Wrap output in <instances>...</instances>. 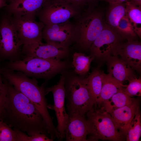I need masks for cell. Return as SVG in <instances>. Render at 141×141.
<instances>
[{"label":"cell","mask_w":141,"mask_h":141,"mask_svg":"<svg viewBox=\"0 0 141 141\" xmlns=\"http://www.w3.org/2000/svg\"><path fill=\"white\" fill-rule=\"evenodd\" d=\"M4 80L6 94L0 110V120L29 136L40 133L50 137L44 120L33 104L6 79Z\"/></svg>","instance_id":"1"},{"label":"cell","mask_w":141,"mask_h":141,"mask_svg":"<svg viewBox=\"0 0 141 141\" xmlns=\"http://www.w3.org/2000/svg\"><path fill=\"white\" fill-rule=\"evenodd\" d=\"M2 71L5 79L34 105L42 116L50 137H54L57 136L58 132L48 111L45 88L39 86L34 78H30L21 72H16L7 68Z\"/></svg>","instance_id":"2"},{"label":"cell","mask_w":141,"mask_h":141,"mask_svg":"<svg viewBox=\"0 0 141 141\" xmlns=\"http://www.w3.org/2000/svg\"><path fill=\"white\" fill-rule=\"evenodd\" d=\"M73 18L74 41L81 50H89L104 27L102 13L90 7Z\"/></svg>","instance_id":"3"},{"label":"cell","mask_w":141,"mask_h":141,"mask_svg":"<svg viewBox=\"0 0 141 141\" xmlns=\"http://www.w3.org/2000/svg\"><path fill=\"white\" fill-rule=\"evenodd\" d=\"M89 135L87 141H123L125 136L116 127L110 114L93 106L86 114Z\"/></svg>","instance_id":"4"},{"label":"cell","mask_w":141,"mask_h":141,"mask_svg":"<svg viewBox=\"0 0 141 141\" xmlns=\"http://www.w3.org/2000/svg\"><path fill=\"white\" fill-rule=\"evenodd\" d=\"M66 65L61 60L26 56L21 60L10 61L7 68L21 72L27 76L46 79L62 70Z\"/></svg>","instance_id":"5"},{"label":"cell","mask_w":141,"mask_h":141,"mask_svg":"<svg viewBox=\"0 0 141 141\" xmlns=\"http://www.w3.org/2000/svg\"><path fill=\"white\" fill-rule=\"evenodd\" d=\"M66 86L65 98L68 114H77L85 116L94 105L87 78L73 77Z\"/></svg>","instance_id":"6"},{"label":"cell","mask_w":141,"mask_h":141,"mask_svg":"<svg viewBox=\"0 0 141 141\" xmlns=\"http://www.w3.org/2000/svg\"><path fill=\"white\" fill-rule=\"evenodd\" d=\"M22 46L11 15L5 11L0 17V60L16 61L22 52Z\"/></svg>","instance_id":"7"},{"label":"cell","mask_w":141,"mask_h":141,"mask_svg":"<svg viewBox=\"0 0 141 141\" xmlns=\"http://www.w3.org/2000/svg\"><path fill=\"white\" fill-rule=\"evenodd\" d=\"M81 11L63 0H47L36 16L44 25H50L70 21Z\"/></svg>","instance_id":"8"},{"label":"cell","mask_w":141,"mask_h":141,"mask_svg":"<svg viewBox=\"0 0 141 141\" xmlns=\"http://www.w3.org/2000/svg\"><path fill=\"white\" fill-rule=\"evenodd\" d=\"M123 39L108 24L103 28L91 46L89 50L94 59L101 61L106 60L116 47L122 42Z\"/></svg>","instance_id":"9"},{"label":"cell","mask_w":141,"mask_h":141,"mask_svg":"<svg viewBox=\"0 0 141 141\" xmlns=\"http://www.w3.org/2000/svg\"><path fill=\"white\" fill-rule=\"evenodd\" d=\"M36 16L11 15L13 24L23 45L42 41L45 25L40 21L36 20Z\"/></svg>","instance_id":"10"},{"label":"cell","mask_w":141,"mask_h":141,"mask_svg":"<svg viewBox=\"0 0 141 141\" xmlns=\"http://www.w3.org/2000/svg\"><path fill=\"white\" fill-rule=\"evenodd\" d=\"M65 79L64 77L61 75L58 82L51 87L45 89L46 94L49 92L52 94L54 101V110L56 116L57 125L56 128L60 135L59 140L65 138L64 131L68 119L69 115L65 110Z\"/></svg>","instance_id":"11"},{"label":"cell","mask_w":141,"mask_h":141,"mask_svg":"<svg viewBox=\"0 0 141 141\" xmlns=\"http://www.w3.org/2000/svg\"><path fill=\"white\" fill-rule=\"evenodd\" d=\"M42 38L46 43L68 48L74 41V29L70 21L63 23L45 25L42 31Z\"/></svg>","instance_id":"12"},{"label":"cell","mask_w":141,"mask_h":141,"mask_svg":"<svg viewBox=\"0 0 141 141\" xmlns=\"http://www.w3.org/2000/svg\"><path fill=\"white\" fill-rule=\"evenodd\" d=\"M68 48L42 42L24 45L22 52L26 56L40 58L61 60L68 54Z\"/></svg>","instance_id":"13"},{"label":"cell","mask_w":141,"mask_h":141,"mask_svg":"<svg viewBox=\"0 0 141 141\" xmlns=\"http://www.w3.org/2000/svg\"><path fill=\"white\" fill-rule=\"evenodd\" d=\"M112 55L117 57L133 70L140 73L141 70V44L135 40L127 41L119 44Z\"/></svg>","instance_id":"14"},{"label":"cell","mask_w":141,"mask_h":141,"mask_svg":"<svg viewBox=\"0 0 141 141\" xmlns=\"http://www.w3.org/2000/svg\"><path fill=\"white\" fill-rule=\"evenodd\" d=\"M68 114V119L64 131L66 140L87 141L89 131L85 116L75 113Z\"/></svg>","instance_id":"15"},{"label":"cell","mask_w":141,"mask_h":141,"mask_svg":"<svg viewBox=\"0 0 141 141\" xmlns=\"http://www.w3.org/2000/svg\"><path fill=\"white\" fill-rule=\"evenodd\" d=\"M139 106V100L134 99L131 103L115 109L109 113L117 128L126 137L132 121Z\"/></svg>","instance_id":"16"},{"label":"cell","mask_w":141,"mask_h":141,"mask_svg":"<svg viewBox=\"0 0 141 141\" xmlns=\"http://www.w3.org/2000/svg\"><path fill=\"white\" fill-rule=\"evenodd\" d=\"M47 0H11L5 7L11 15L36 14Z\"/></svg>","instance_id":"17"},{"label":"cell","mask_w":141,"mask_h":141,"mask_svg":"<svg viewBox=\"0 0 141 141\" xmlns=\"http://www.w3.org/2000/svg\"><path fill=\"white\" fill-rule=\"evenodd\" d=\"M108 71L115 79L123 84L136 78L133 70L126 62L117 57L111 55L106 60Z\"/></svg>","instance_id":"18"},{"label":"cell","mask_w":141,"mask_h":141,"mask_svg":"<svg viewBox=\"0 0 141 141\" xmlns=\"http://www.w3.org/2000/svg\"><path fill=\"white\" fill-rule=\"evenodd\" d=\"M126 86L115 79L110 74L104 73L101 93L95 105L97 104L100 106L114 95L124 89Z\"/></svg>","instance_id":"19"},{"label":"cell","mask_w":141,"mask_h":141,"mask_svg":"<svg viewBox=\"0 0 141 141\" xmlns=\"http://www.w3.org/2000/svg\"><path fill=\"white\" fill-rule=\"evenodd\" d=\"M124 89L119 91L104 102L102 104V108L110 113L115 109L131 103L134 98L127 95Z\"/></svg>","instance_id":"20"},{"label":"cell","mask_w":141,"mask_h":141,"mask_svg":"<svg viewBox=\"0 0 141 141\" xmlns=\"http://www.w3.org/2000/svg\"><path fill=\"white\" fill-rule=\"evenodd\" d=\"M104 73L98 69H94L87 78L89 91L94 105L101 93Z\"/></svg>","instance_id":"21"},{"label":"cell","mask_w":141,"mask_h":141,"mask_svg":"<svg viewBox=\"0 0 141 141\" xmlns=\"http://www.w3.org/2000/svg\"><path fill=\"white\" fill-rule=\"evenodd\" d=\"M126 15L132 25L137 35L141 37V6H136L129 1L125 4Z\"/></svg>","instance_id":"22"},{"label":"cell","mask_w":141,"mask_h":141,"mask_svg":"<svg viewBox=\"0 0 141 141\" xmlns=\"http://www.w3.org/2000/svg\"><path fill=\"white\" fill-rule=\"evenodd\" d=\"M110 5L107 15L108 24L116 31L120 20L126 15L125 4L122 3Z\"/></svg>","instance_id":"23"},{"label":"cell","mask_w":141,"mask_h":141,"mask_svg":"<svg viewBox=\"0 0 141 141\" xmlns=\"http://www.w3.org/2000/svg\"><path fill=\"white\" fill-rule=\"evenodd\" d=\"M94 59L91 56H86L80 52L74 53L73 56L72 64L75 72L81 75L86 74L89 72L91 63Z\"/></svg>","instance_id":"24"},{"label":"cell","mask_w":141,"mask_h":141,"mask_svg":"<svg viewBox=\"0 0 141 141\" xmlns=\"http://www.w3.org/2000/svg\"><path fill=\"white\" fill-rule=\"evenodd\" d=\"M116 31L123 39H126L127 41L134 40L137 35L131 22L126 15L120 20Z\"/></svg>","instance_id":"25"},{"label":"cell","mask_w":141,"mask_h":141,"mask_svg":"<svg viewBox=\"0 0 141 141\" xmlns=\"http://www.w3.org/2000/svg\"><path fill=\"white\" fill-rule=\"evenodd\" d=\"M141 135V115L139 106L128 130L126 136V141H139Z\"/></svg>","instance_id":"26"},{"label":"cell","mask_w":141,"mask_h":141,"mask_svg":"<svg viewBox=\"0 0 141 141\" xmlns=\"http://www.w3.org/2000/svg\"><path fill=\"white\" fill-rule=\"evenodd\" d=\"M0 120V141H18L16 130Z\"/></svg>","instance_id":"27"},{"label":"cell","mask_w":141,"mask_h":141,"mask_svg":"<svg viewBox=\"0 0 141 141\" xmlns=\"http://www.w3.org/2000/svg\"><path fill=\"white\" fill-rule=\"evenodd\" d=\"M128 85L124 89L125 92L128 95L132 97L134 96H141V79L140 78H136L129 81Z\"/></svg>","instance_id":"28"},{"label":"cell","mask_w":141,"mask_h":141,"mask_svg":"<svg viewBox=\"0 0 141 141\" xmlns=\"http://www.w3.org/2000/svg\"><path fill=\"white\" fill-rule=\"evenodd\" d=\"M17 132L18 141H52L54 140L44 134L37 133L29 136L20 130H17Z\"/></svg>","instance_id":"29"},{"label":"cell","mask_w":141,"mask_h":141,"mask_svg":"<svg viewBox=\"0 0 141 141\" xmlns=\"http://www.w3.org/2000/svg\"><path fill=\"white\" fill-rule=\"evenodd\" d=\"M2 70L0 69V109L4 101L6 93V85L2 77Z\"/></svg>","instance_id":"30"},{"label":"cell","mask_w":141,"mask_h":141,"mask_svg":"<svg viewBox=\"0 0 141 141\" xmlns=\"http://www.w3.org/2000/svg\"><path fill=\"white\" fill-rule=\"evenodd\" d=\"M72 4L81 11L83 7L87 4L86 0H63Z\"/></svg>","instance_id":"31"},{"label":"cell","mask_w":141,"mask_h":141,"mask_svg":"<svg viewBox=\"0 0 141 141\" xmlns=\"http://www.w3.org/2000/svg\"><path fill=\"white\" fill-rule=\"evenodd\" d=\"M128 0H105L110 4H115L123 3L126 2Z\"/></svg>","instance_id":"32"},{"label":"cell","mask_w":141,"mask_h":141,"mask_svg":"<svg viewBox=\"0 0 141 141\" xmlns=\"http://www.w3.org/2000/svg\"><path fill=\"white\" fill-rule=\"evenodd\" d=\"M129 2L136 6H141V0H130Z\"/></svg>","instance_id":"33"},{"label":"cell","mask_w":141,"mask_h":141,"mask_svg":"<svg viewBox=\"0 0 141 141\" xmlns=\"http://www.w3.org/2000/svg\"><path fill=\"white\" fill-rule=\"evenodd\" d=\"M7 4V2L4 0H0V9L5 7Z\"/></svg>","instance_id":"34"},{"label":"cell","mask_w":141,"mask_h":141,"mask_svg":"<svg viewBox=\"0 0 141 141\" xmlns=\"http://www.w3.org/2000/svg\"><path fill=\"white\" fill-rule=\"evenodd\" d=\"M95 1V0H86V1L88 3H92V2H93Z\"/></svg>","instance_id":"35"},{"label":"cell","mask_w":141,"mask_h":141,"mask_svg":"<svg viewBox=\"0 0 141 141\" xmlns=\"http://www.w3.org/2000/svg\"><path fill=\"white\" fill-rule=\"evenodd\" d=\"M6 2L7 1L9 2L11 0H4Z\"/></svg>","instance_id":"36"}]
</instances>
